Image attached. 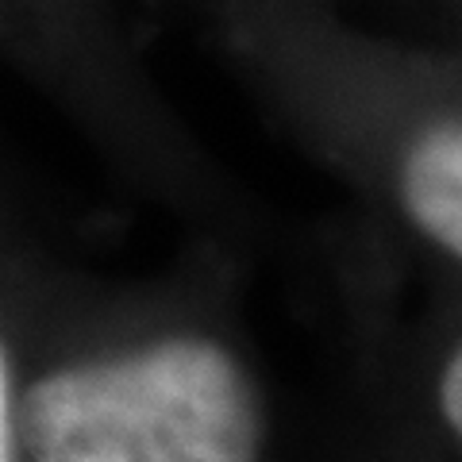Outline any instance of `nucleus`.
<instances>
[{"mask_svg": "<svg viewBox=\"0 0 462 462\" xmlns=\"http://www.w3.org/2000/svg\"><path fill=\"white\" fill-rule=\"evenodd\" d=\"M0 462H12V431H8V382H5V358H0Z\"/></svg>", "mask_w": 462, "mask_h": 462, "instance_id": "20e7f679", "label": "nucleus"}, {"mask_svg": "<svg viewBox=\"0 0 462 462\" xmlns=\"http://www.w3.org/2000/svg\"><path fill=\"white\" fill-rule=\"evenodd\" d=\"M393 197L412 236L462 270V112H443L409 135Z\"/></svg>", "mask_w": 462, "mask_h": 462, "instance_id": "f03ea898", "label": "nucleus"}, {"mask_svg": "<svg viewBox=\"0 0 462 462\" xmlns=\"http://www.w3.org/2000/svg\"><path fill=\"white\" fill-rule=\"evenodd\" d=\"M32 462H266L270 412L224 339L170 331L66 363L23 393Z\"/></svg>", "mask_w": 462, "mask_h": 462, "instance_id": "f257e3e1", "label": "nucleus"}, {"mask_svg": "<svg viewBox=\"0 0 462 462\" xmlns=\"http://www.w3.org/2000/svg\"><path fill=\"white\" fill-rule=\"evenodd\" d=\"M424 443L462 462V316H439L420 336L409 366Z\"/></svg>", "mask_w": 462, "mask_h": 462, "instance_id": "7ed1b4c3", "label": "nucleus"}]
</instances>
